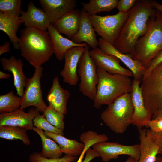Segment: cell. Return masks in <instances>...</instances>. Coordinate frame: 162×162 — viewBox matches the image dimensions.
I'll return each instance as SVG.
<instances>
[{
  "mask_svg": "<svg viewBox=\"0 0 162 162\" xmlns=\"http://www.w3.org/2000/svg\"><path fill=\"white\" fill-rule=\"evenodd\" d=\"M154 8L152 0H137L114 45L116 49L134 59L136 42L146 32L150 18L156 15Z\"/></svg>",
  "mask_w": 162,
  "mask_h": 162,
  "instance_id": "6da1fadb",
  "label": "cell"
},
{
  "mask_svg": "<svg viewBox=\"0 0 162 162\" xmlns=\"http://www.w3.org/2000/svg\"><path fill=\"white\" fill-rule=\"evenodd\" d=\"M20 33L18 47L21 55L34 68L41 66L54 54L46 30L26 27Z\"/></svg>",
  "mask_w": 162,
  "mask_h": 162,
  "instance_id": "7a4b0ae2",
  "label": "cell"
},
{
  "mask_svg": "<svg viewBox=\"0 0 162 162\" xmlns=\"http://www.w3.org/2000/svg\"><path fill=\"white\" fill-rule=\"evenodd\" d=\"M162 51V13L157 10L150 19L146 34L138 40L134 59L147 69L151 61Z\"/></svg>",
  "mask_w": 162,
  "mask_h": 162,
  "instance_id": "3957f363",
  "label": "cell"
},
{
  "mask_svg": "<svg viewBox=\"0 0 162 162\" xmlns=\"http://www.w3.org/2000/svg\"><path fill=\"white\" fill-rule=\"evenodd\" d=\"M97 71L98 81L94 100L95 108L108 105L119 97L130 93L132 81L130 77L120 74H111L99 68Z\"/></svg>",
  "mask_w": 162,
  "mask_h": 162,
  "instance_id": "277c9868",
  "label": "cell"
},
{
  "mask_svg": "<svg viewBox=\"0 0 162 162\" xmlns=\"http://www.w3.org/2000/svg\"><path fill=\"white\" fill-rule=\"evenodd\" d=\"M134 108L130 93L122 95L108 105L101 115L106 125L117 134H122L132 124Z\"/></svg>",
  "mask_w": 162,
  "mask_h": 162,
  "instance_id": "5b68a950",
  "label": "cell"
},
{
  "mask_svg": "<svg viewBox=\"0 0 162 162\" xmlns=\"http://www.w3.org/2000/svg\"><path fill=\"white\" fill-rule=\"evenodd\" d=\"M140 87L148 111L152 115L162 110V62L143 76Z\"/></svg>",
  "mask_w": 162,
  "mask_h": 162,
  "instance_id": "8992f818",
  "label": "cell"
},
{
  "mask_svg": "<svg viewBox=\"0 0 162 162\" xmlns=\"http://www.w3.org/2000/svg\"><path fill=\"white\" fill-rule=\"evenodd\" d=\"M130 13V10L127 12L119 11L115 15L104 16L92 15L90 16V20L98 35L114 46Z\"/></svg>",
  "mask_w": 162,
  "mask_h": 162,
  "instance_id": "52a82bcc",
  "label": "cell"
},
{
  "mask_svg": "<svg viewBox=\"0 0 162 162\" xmlns=\"http://www.w3.org/2000/svg\"><path fill=\"white\" fill-rule=\"evenodd\" d=\"M89 47L85 51L78 64L77 72L80 78V91L84 96L94 100L97 92L98 81L97 67L89 54Z\"/></svg>",
  "mask_w": 162,
  "mask_h": 162,
  "instance_id": "ba28073f",
  "label": "cell"
},
{
  "mask_svg": "<svg viewBox=\"0 0 162 162\" xmlns=\"http://www.w3.org/2000/svg\"><path fill=\"white\" fill-rule=\"evenodd\" d=\"M35 68L33 76L30 78H26L25 90L21 98L20 108L24 109L33 106L39 112L43 113L47 106L43 99L40 83L43 69L42 66Z\"/></svg>",
  "mask_w": 162,
  "mask_h": 162,
  "instance_id": "9c48e42d",
  "label": "cell"
},
{
  "mask_svg": "<svg viewBox=\"0 0 162 162\" xmlns=\"http://www.w3.org/2000/svg\"><path fill=\"white\" fill-rule=\"evenodd\" d=\"M99 153L103 161L108 162L121 155H128L138 160L140 155L138 144L126 145L116 142L105 141L97 142L92 146Z\"/></svg>",
  "mask_w": 162,
  "mask_h": 162,
  "instance_id": "30bf717a",
  "label": "cell"
},
{
  "mask_svg": "<svg viewBox=\"0 0 162 162\" xmlns=\"http://www.w3.org/2000/svg\"><path fill=\"white\" fill-rule=\"evenodd\" d=\"M140 155L138 162H155L159 151L160 135L150 128L139 130Z\"/></svg>",
  "mask_w": 162,
  "mask_h": 162,
  "instance_id": "8fae6325",
  "label": "cell"
},
{
  "mask_svg": "<svg viewBox=\"0 0 162 162\" xmlns=\"http://www.w3.org/2000/svg\"><path fill=\"white\" fill-rule=\"evenodd\" d=\"M141 81L134 79L132 80L130 92L134 108L132 124L139 130L145 126L148 127L149 122L152 120V114L147 110L140 88Z\"/></svg>",
  "mask_w": 162,
  "mask_h": 162,
  "instance_id": "7c38bea8",
  "label": "cell"
},
{
  "mask_svg": "<svg viewBox=\"0 0 162 162\" xmlns=\"http://www.w3.org/2000/svg\"><path fill=\"white\" fill-rule=\"evenodd\" d=\"M98 41V46L104 53L117 57L132 72L134 79L141 81L146 69L141 63L134 59L130 55L120 52L113 45L101 38H99Z\"/></svg>",
  "mask_w": 162,
  "mask_h": 162,
  "instance_id": "4fadbf2b",
  "label": "cell"
},
{
  "mask_svg": "<svg viewBox=\"0 0 162 162\" xmlns=\"http://www.w3.org/2000/svg\"><path fill=\"white\" fill-rule=\"evenodd\" d=\"M85 50V47H74L68 49L64 54V67L60 74L63 82L70 86L77 85L79 81L77 72V67Z\"/></svg>",
  "mask_w": 162,
  "mask_h": 162,
  "instance_id": "5bb4252c",
  "label": "cell"
},
{
  "mask_svg": "<svg viewBox=\"0 0 162 162\" xmlns=\"http://www.w3.org/2000/svg\"><path fill=\"white\" fill-rule=\"evenodd\" d=\"M89 54L97 68L111 74H120L130 77L133 76V74L130 70L120 64L121 61L118 58L113 55L105 53L99 47L89 51Z\"/></svg>",
  "mask_w": 162,
  "mask_h": 162,
  "instance_id": "9a60e30c",
  "label": "cell"
},
{
  "mask_svg": "<svg viewBox=\"0 0 162 162\" xmlns=\"http://www.w3.org/2000/svg\"><path fill=\"white\" fill-rule=\"evenodd\" d=\"M35 108H32L26 112L20 108L11 112L1 113L0 114V126H16L27 130H33V120L40 114Z\"/></svg>",
  "mask_w": 162,
  "mask_h": 162,
  "instance_id": "2e32d148",
  "label": "cell"
},
{
  "mask_svg": "<svg viewBox=\"0 0 162 162\" xmlns=\"http://www.w3.org/2000/svg\"><path fill=\"white\" fill-rule=\"evenodd\" d=\"M42 9L53 24L67 13L75 9L76 0H40Z\"/></svg>",
  "mask_w": 162,
  "mask_h": 162,
  "instance_id": "e0dca14e",
  "label": "cell"
},
{
  "mask_svg": "<svg viewBox=\"0 0 162 162\" xmlns=\"http://www.w3.org/2000/svg\"><path fill=\"white\" fill-rule=\"evenodd\" d=\"M3 69L11 73L13 76L14 86L18 96L22 98L24 92L26 78L23 70L22 60L16 59L14 56L9 58L2 57L0 59Z\"/></svg>",
  "mask_w": 162,
  "mask_h": 162,
  "instance_id": "ac0fdd59",
  "label": "cell"
},
{
  "mask_svg": "<svg viewBox=\"0 0 162 162\" xmlns=\"http://www.w3.org/2000/svg\"><path fill=\"white\" fill-rule=\"evenodd\" d=\"M20 18L27 27L46 30L51 24L44 11L37 8L32 2H30L26 11L22 10Z\"/></svg>",
  "mask_w": 162,
  "mask_h": 162,
  "instance_id": "d6986e66",
  "label": "cell"
},
{
  "mask_svg": "<svg viewBox=\"0 0 162 162\" xmlns=\"http://www.w3.org/2000/svg\"><path fill=\"white\" fill-rule=\"evenodd\" d=\"M81 10V18L79 30L71 38L74 42L81 44L86 43L92 49L98 46L95 30L90 20V15L82 9Z\"/></svg>",
  "mask_w": 162,
  "mask_h": 162,
  "instance_id": "ffe728a7",
  "label": "cell"
},
{
  "mask_svg": "<svg viewBox=\"0 0 162 162\" xmlns=\"http://www.w3.org/2000/svg\"><path fill=\"white\" fill-rule=\"evenodd\" d=\"M70 96L69 91L61 86L58 77L55 76L47 94L48 106L65 115L67 113V102Z\"/></svg>",
  "mask_w": 162,
  "mask_h": 162,
  "instance_id": "44dd1931",
  "label": "cell"
},
{
  "mask_svg": "<svg viewBox=\"0 0 162 162\" xmlns=\"http://www.w3.org/2000/svg\"><path fill=\"white\" fill-rule=\"evenodd\" d=\"M81 12V10L75 9L65 14L53 25L60 33L65 34L71 39L79 30Z\"/></svg>",
  "mask_w": 162,
  "mask_h": 162,
  "instance_id": "7402d4cb",
  "label": "cell"
},
{
  "mask_svg": "<svg viewBox=\"0 0 162 162\" xmlns=\"http://www.w3.org/2000/svg\"><path fill=\"white\" fill-rule=\"evenodd\" d=\"M48 32L50 38L54 54L59 60H62L67 51L69 49L76 46L85 47L88 45L85 43L78 44L62 36L51 24L48 28Z\"/></svg>",
  "mask_w": 162,
  "mask_h": 162,
  "instance_id": "603a6c76",
  "label": "cell"
},
{
  "mask_svg": "<svg viewBox=\"0 0 162 162\" xmlns=\"http://www.w3.org/2000/svg\"><path fill=\"white\" fill-rule=\"evenodd\" d=\"M22 23L20 16L0 13V30L8 36L15 49L19 50L17 33Z\"/></svg>",
  "mask_w": 162,
  "mask_h": 162,
  "instance_id": "cb8c5ba5",
  "label": "cell"
},
{
  "mask_svg": "<svg viewBox=\"0 0 162 162\" xmlns=\"http://www.w3.org/2000/svg\"><path fill=\"white\" fill-rule=\"evenodd\" d=\"M45 134L58 143L63 153L76 157L82 152L85 144L74 140L67 138L62 135L45 131Z\"/></svg>",
  "mask_w": 162,
  "mask_h": 162,
  "instance_id": "d4e9b609",
  "label": "cell"
},
{
  "mask_svg": "<svg viewBox=\"0 0 162 162\" xmlns=\"http://www.w3.org/2000/svg\"><path fill=\"white\" fill-rule=\"evenodd\" d=\"M33 130L40 136L42 144V150L40 154L42 157L49 158H60L63 152L58 145L51 140L44 132L42 130L33 126Z\"/></svg>",
  "mask_w": 162,
  "mask_h": 162,
  "instance_id": "484cf974",
  "label": "cell"
},
{
  "mask_svg": "<svg viewBox=\"0 0 162 162\" xmlns=\"http://www.w3.org/2000/svg\"><path fill=\"white\" fill-rule=\"evenodd\" d=\"M118 2V0H90L88 3L81 4L82 9L92 16L103 12H110L117 8Z\"/></svg>",
  "mask_w": 162,
  "mask_h": 162,
  "instance_id": "4316f807",
  "label": "cell"
},
{
  "mask_svg": "<svg viewBox=\"0 0 162 162\" xmlns=\"http://www.w3.org/2000/svg\"><path fill=\"white\" fill-rule=\"evenodd\" d=\"M27 130L19 127L11 125L0 126V137L9 140H20L26 145L30 143V140L26 133Z\"/></svg>",
  "mask_w": 162,
  "mask_h": 162,
  "instance_id": "83f0119b",
  "label": "cell"
},
{
  "mask_svg": "<svg viewBox=\"0 0 162 162\" xmlns=\"http://www.w3.org/2000/svg\"><path fill=\"white\" fill-rule=\"evenodd\" d=\"M21 98L15 95L12 91L0 96V112L14 111L20 106Z\"/></svg>",
  "mask_w": 162,
  "mask_h": 162,
  "instance_id": "f1b7e54d",
  "label": "cell"
},
{
  "mask_svg": "<svg viewBox=\"0 0 162 162\" xmlns=\"http://www.w3.org/2000/svg\"><path fill=\"white\" fill-rule=\"evenodd\" d=\"M47 121L56 128L63 131L64 115L48 106L43 114Z\"/></svg>",
  "mask_w": 162,
  "mask_h": 162,
  "instance_id": "f546056e",
  "label": "cell"
},
{
  "mask_svg": "<svg viewBox=\"0 0 162 162\" xmlns=\"http://www.w3.org/2000/svg\"><path fill=\"white\" fill-rule=\"evenodd\" d=\"M21 4V0H0V13L19 16Z\"/></svg>",
  "mask_w": 162,
  "mask_h": 162,
  "instance_id": "4dcf8cb0",
  "label": "cell"
},
{
  "mask_svg": "<svg viewBox=\"0 0 162 162\" xmlns=\"http://www.w3.org/2000/svg\"><path fill=\"white\" fill-rule=\"evenodd\" d=\"M76 157L65 154L62 158H44L37 152H34L30 156L29 162H72L76 160Z\"/></svg>",
  "mask_w": 162,
  "mask_h": 162,
  "instance_id": "1f68e13d",
  "label": "cell"
},
{
  "mask_svg": "<svg viewBox=\"0 0 162 162\" xmlns=\"http://www.w3.org/2000/svg\"><path fill=\"white\" fill-rule=\"evenodd\" d=\"M34 126L50 132L64 135L63 131L56 128L50 123L44 115L39 114L33 120Z\"/></svg>",
  "mask_w": 162,
  "mask_h": 162,
  "instance_id": "d6a6232c",
  "label": "cell"
},
{
  "mask_svg": "<svg viewBox=\"0 0 162 162\" xmlns=\"http://www.w3.org/2000/svg\"><path fill=\"white\" fill-rule=\"evenodd\" d=\"M137 1V0H118L117 8L119 11L128 12L132 8Z\"/></svg>",
  "mask_w": 162,
  "mask_h": 162,
  "instance_id": "836d02e7",
  "label": "cell"
},
{
  "mask_svg": "<svg viewBox=\"0 0 162 162\" xmlns=\"http://www.w3.org/2000/svg\"><path fill=\"white\" fill-rule=\"evenodd\" d=\"M148 127L154 132L162 134V118L152 119L149 122Z\"/></svg>",
  "mask_w": 162,
  "mask_h": 162,
  "instance_id": "e575fe53",
  "label": "cell"
},
{
  "mask_svg": "<svg viewBox=\"0 0 162 162\" xmlns=\"http://www.w3.org/2000/svg\"><path fill=\"white\" fill-rule=\"evenodd\" d=\"M161 62H162V51L160 52L151 61L149 67L146 70L144 76L149 73L157 65Z\"/></svg>",
  "mask_w": 162,
  "mask_h": 162,
  "instance_id": "d590c367",
  "label": "cell"
},
{
  "mask_svg": "<svg viewBox=\"0 0 162 162\" xmlns=\"http://www.w3.org/2000/svg\"><path fill=\"white\" fill-rule=\"evenodd\" d=\"M86 153L85 158L82 162H90L94 158L100 156L98 152L90 148L87 150Z\"/></svg>",
  "mask_w": 162,
  "mask_h": 162,
  "instance_id": "8d00e7d4",
  "label": "cell"
},
{
  "mask_svg": "<svg viewBox=\"0 0 162 162\" xmlns=\"http://www.w3.org/2000/svg\"><path fill=\"white\" fill-rule=\"evenodd\" d=\"M10 50V44L9 42L6 41L4 45L0 46V55L9 52Z\"/></svg>",
  "mask_w": 162,
  "mask_h": 162,
  "instance_id": "74e56055",
  "label": "cell"
},
{
  "mask_svg": "<svg viewBox=\"0 0 162 162\" xmlns=\"http://www.w3.org/2000/svg\"><path fill=\"white\" fill-rule=\"evenodd\" d=\"M152 3L154 8L156 9L157 10H159L162 13V4L154 0H152Z\"/></svg>",
  "mask_w": 162,
  "mask_h": 162,
  "instance_id": "f35d334b",
  "label": "cell"
},
{
  "mask_svg": "<svg viewBox=\"0 0 162 162\" xmlns=\"http://www.w3.org/2000/svg\"><path fill=\"white\" fill-rule=\"evenodd\" d=\"M162 118V110L152 115V119Z\"/></svg>",
  "mask_w": 162,
  "mask_h": 162,
  "instance_id": "ab89813d",
  "label": "cell"
},
{
  "mask_svg": "<svg viewBox=\"0 0 162 162\" xmlns=\"http://www.w3.org/2000/svg\"><path fill=\"white\" fill-rule=\"evenodd\" d=\"M10 75L8 74L4 73L1 71H0V79H8L9 78Z\"/></svg>",
  "mask_w": 162,
  "mask_h": 162,
  "instance_id": "60d3db41",
  "label": "cell"
},
{
  "mask_svg": "<svg viewBox=\"0 0 162 162\" xmlns=\"http://www.w3.org/2000/svg\"><path fill=\"white\" fill-rule=\"evenodd\" d=\"M125 162H138V160L131 157L129 156Z\"/></svg>",
  "mask_w": 162,
  "mask_h": 162,
  "instance_id": "b9f144b4",
  "label": "cell"
},
{
  "mask_svg": "<svg viewBox=\"0 0 162 162\" xmlns=\"http://www.w3.org/2000/svg\"><path fill=\"white\" fill-rule=\"evenodd\" d=\"M159 134L160 136V146L159 154H161L162 156V134Z\"/></svg>",
  "mask_w": 162,
  "mask_h": 162,
  "instance_id": "7bdbcfd3",
  "label": "cell"
},
{
  "mask_svg": "<svg viewBox=\"0 0 162 162\" xmlns=\"http://www.w3.org/2000/svg\"><path fill=\"white\" fill-rule=\"evenodd\" d=\"M85 154L84 153H82L80 155L79 158L78 160L76 162H82L83 160Z\"/></svg>",
  "mask_w": 162,
  "mask_h": 162,
  "instance_id": "ee69618b",
  "label": "cell"
},
{
  "mask_svg": "<svg viewBox=\"0 0 162 162\" xmlns=\"http://www.w3.org/2000/svg\"><path fill=\"white\" fill-rule=\"evenodd\" d=\"M155 162H162V156H157Z\"/></svg>",
  "mask_w": 162,
  "mask_h": 162,
  "instance_id": "f6af8a7d",
  "label": "cell"
},
{
  "mask_svg": "<svg viewBox=\"0 0 162 162\" xmlns=\"http://www.w3.org/2000/svg\"></svg>",
  "mask_w": 162,
  "mask_h": 162,
  "instance_id": "bcb514c9",
  "label": "cell"
}]
</instances>
